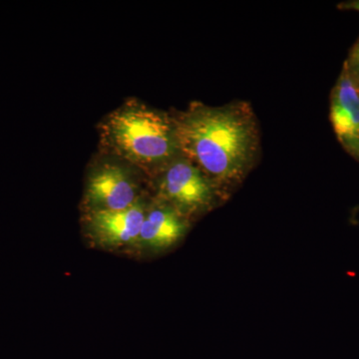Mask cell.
Masks as SVG:
<instances>
[{"instance_id": "cell-1", "label": "cell", "mask_w": 359, "mask_h": 359, "mask_svg": "<svg viewBox=\"0 0 359 359\" xmlns=\"http://www.w3.org/2000/svg\"><path fill=\"white\" fill-rule=\"evenodd\" d=\"M172 121L180 155L199 168L224 196L240 185L256 165L261 134L249 103L195 102Z\"/></svg>"}, {"instance_id": "cell-2", "label": "cell", "mask_w": 359, "mask_h": 359, "mask_svg": "<svg viewBox=\"0 0 359 359\" xmlns=\"http://www.w3.org/2000/svg\"><path fill=\"white\" fill-rule=\"evenodd\" d=\"M102 137L116 154L143 169L161 170L180 155L172 118L137 102L111 113Z\"/></svg>"}, {"instance_id": "cell-3", "label": "cell", "mask_w": 359, "mask_h": 359, "mask_svg": "<svg viewBox=\"0 0 359 359\" xmlns=\"http://www.w3.org/2000/svg\"><path fill=\"white\" fill-rule=\"evenodd\" d=\"M159 192L163 202L187 219L210 211L224 194L202 171L179 155L161 169Z\"/></svg>"}, {"instance_id": "cell-4", "label": "cell", "mask_w": 359, "mask_h": 359, "mask_svg": "<svg viewBox=\"0 0 359 359\" xmlns=\"http://www.w3.org/2000/svg\"><path fill=\"white\" fill-rule=\"evenodd\" d=\"M147 207L141 201L119 211L87 212V235L104 249L118 250L138 245Z\"/></svg>"}, {"instance_id": "cell-5", "label": "cell", "mask_w": 359, "mask_h": 359, "mask_svg": "<svg viewBox=\"0 0 359 359\" xmlns=\"http://www.w3.org/2000/svg\"><path fill=\"white\" fill-rule=\"evenodd\" d=\"M87 212L119 211L136 204L138 187L131 175L117 165H104L90 175L85 193Z\"/></svg>"}, {"instance_id": "cell-6", "label": "cell", "mask_w": 359, "mask_h": 359, "mask_svg": "<svg viewBox=\"0 0 359 359\" xmlns=\"http://www.w3.org/2000/svg\"><path fill=\"white\" fill-rule=\"evenodd\" d=\"M330 121L342 147L359 162V88L346 63L332 90Z\"/></svg>"}, {"instance_id": "cell-7", "label": "cell", "mask_w": 359, "mask_h": 359, "mask_svg": "<svg viewBox=\"0 0 359 359\" xmlns=\"http://www.w3.org/2000/svg\"><path fill=\"white\" fill-rule=\"evenodd\" d=\"M188 230V219L167 203L147 208L138 247L150 252H161L178 244Z\"/></svg>"}, {"instance_id": "cell-8", "label": "cell", "mask_w": 359, "mask_h": 359, "mask_svg": "<svg viewBox=\"0 0 359 359\" xmlns=\"http://www.w3.org/2000/svg\"><path fill=\"white\" fill-rule=\"evenodd\" d=\"M346 65L348 70L349 75L356 86L359 88V39L354 44L353 50L351 52L348 60L346 61Z\"/></svg>"}, {"instance_id": "cell-9", "label": "cell", "mask_w": 359, "mask_h": 359, "mask_svg": "<svg viewBox=\"0 0 359 359\" xmlns=\"http://www.w3.org/2000/svg\"><path fill=\"white\" fill-rule=\"evenodd\" d=\"M342 9H351V11H358L359 13V0L355 1L346 2V4H340Z\"/></svg>"}]
</instances>
